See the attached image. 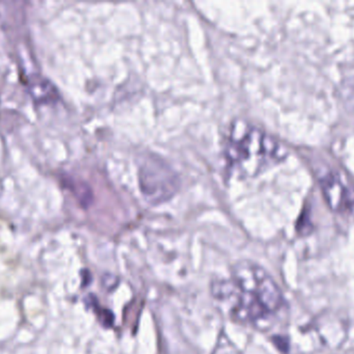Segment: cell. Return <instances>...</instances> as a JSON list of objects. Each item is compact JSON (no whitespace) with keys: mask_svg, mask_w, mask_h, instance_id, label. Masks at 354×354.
Listing matches in <instances>:
<instances>
[{"mask_svg":"<svg viewBox=\"0 0 354 354\" xmlns=\"http://www.w3.org/2000/svg\"><path fill=\"white\" fill-rule=\"evenodd\" d=\"M322 189L326 201L336 211H347L354 205V195L338 175L330 174L322 179Z\"/></svg>","mask_w":354,"mask_h":354,"instance_id":"obj_4","label":"cell"},{"mask_svg":"<svg viewBox=\"0 0 354 354\" xmlns=\"http://www.w3.org/2000/svg\"><path fill=\"white\" fill-rule=\"evenodd\" d=\"M141 191L151 204H161L171 199L178 191L176 172L161 158H145L139 170Z\"/></svg>","mask_w":354,"mask_h":354,"instance_id":"obj_3","label":"cell"},{"mask_svg":"<svg viewBox=\"0 0 354 354\" xmlns=\"http://www.w3.org/2000/svg\"><path fill=\"white\" fill-rule=\"evenodd\" d=\"M220 309L233 321L268 328L284 307V297L272 276L252 262H239L228 278L212 285Z\"/></svg>","mask_w":354,"mask_h":354,"instance_id":"obj_1","label":"cell"},{"mask_svg":"<svg viewBox=\"0 0 354 354\" xmlns=\"http://www.w3.org/2000/svg\"><path fill=\"white\" fill-rule=\"evenodd\" d=\"M286 155V149L258 127L245 121H236L231 126L226 156L229 166L239 176H257Z\"/></svg>","mask_w":354,"mask_h":354,"instance_id":"obj_2","label":"cell"}]
</instances>
